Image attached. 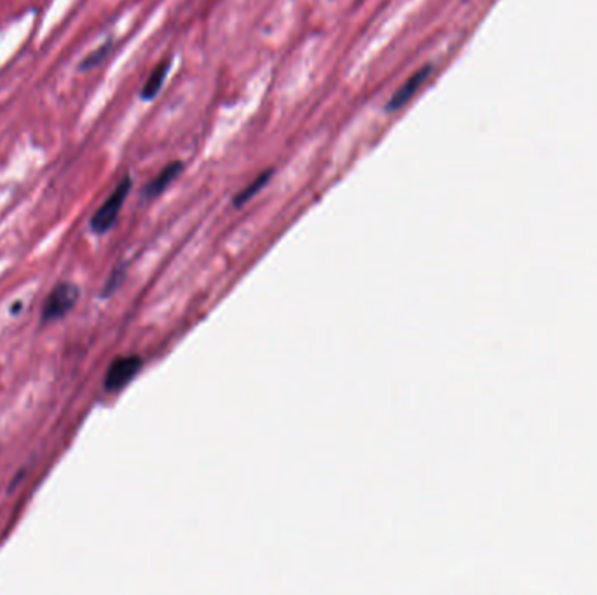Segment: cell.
<instances>
[{
  "label": "cell",
  "mask_w": 597,
  "mask_h": 595,
  "mask_svg": "<svg viewBox=\"0 0 597 595\" xmlns=\"http://www.w3.org/2000/svg\"><path fill=\"white\" fill-rule=\"evenodd\" d=\"M131 187H133V180H131L130 175H124L109 198L105 199V203L98 208L97 212L93 213L90 222L93 233H109L110 229L116 226L117 217H119V213L123 210L126 198L130 196Z\"/></svg>",
  "instance_id": "6da1fadb"
},
{
  "label": "cell",
  "mask_w": 597,
  "mask_h": 595,
  "mask_svg": "<svg viewBox=\"0 0 597 595\" xmlns=\"http://www.w3.org/2000/svg\"><path fill=\"white\" fill-rule=\"evenodd\" d=\"M81 297V290L74 283H58L42 308V323L56 322L62 320L63 316L76 308L77 301Z\"/></svg>",
  "instance_id": "7a4b0ae2"
},
{
  "label": "cell",
  "mask_w": 597,
  "mask_h": 595,
  "mask_svg": "<svg viewBox=\"0 0 597 595\" xmlns=\"http://www.w3.org/2000/svg\"><path fill=\"white\" fill-rule=\"evenodd\" d=\"M142 358L140 356H119L114 362L110 363L107 376L103 381V386L107 391L123 390L126 384L131 383L138 372L142 369Z\"/></svg>",
  "instance_id": "3957f363"
},
{
  "label": "cell",
  "mask_w": 597,
  "mask_h": 595,
  "mask_svg": "<svg viewBox=\"0 0 597 595\" xmlns=\"http://www.w3.org/2000/svg\"><path fill=\"white\" fill-rule=\"evenodd\" d=\"M432 65H425L421 69L416 70L407 81H405L400 88L393 93L390 102L386 105V112H397V110L404 109L407 103L411 102L412 98L416 96L419 89L425 86L428 77L432 76Z\"/></svg>",
  "instance_id": "277c9868"
},
{
  "label": "cell",
  "mask_w": 597,
  "mask_h": 595,
  "mask_svg": "<svg viewBox=\"0 0 597 595\" xmlns=\"http://www.w3.org/2000/svg\"><path fill=\"white\" fill-rule=\"evenodd\" d=\"M182 171H184V163L182 161L168 163L163 170L159 171L156 177L152 178L149 184L145 185L142 196L145 199L158 198L182 175Z\"/></svg>",
  "instance_id": "5b68a950"
},
{
  "label": "cell",
  "mask_w": 597,
  "mask_h": 595,
  "mask_svg": "<svg viewBox=\"0 0 597 595\" xmlns=\"http://www.w3.org/2000/svg\"><path fill=\"white\" fill-rule=\"evenodd\" d=\"M170 67H172V62L165 60V62L159 63L156 69L152 70L151 76L145 81L144 88L140 91V98L142 100L151 102V100H154L159 95V91L163 88L166 77H168V72H170Z\"/></svg>",
  "instance_id": "8992f818"
},
{
  "label": "cell",
  "mask_w": 597,
  "mask_h": 595,
  "mask_svg": "<svg viewBox=\"0 0 597 595\" xmlns=\"http://www.w3.org/2000/svg\"><path fill=\"white\" fill-rule=\"evenodd\" d=\"M273 175H275V170H273V168H268V170L262 171L259 177L254 178L245 189H241V191L234 196L233 205L236 206V208H241V206L247 205L250 199H254L255 196L269 184V180L273 178Z\"/></svg>",
  "instance_id": "52a82bcc"
},
{
  "label": "cell",
  "mask_w": 597,
  "mask_h": 595,
  "mask_svg": "<svg viewBox=\"0 0 597 595\" xmlns=\"http://www.w3.org/2000/svg\"><path fill=\"white\" fill-rule=\"evenodd\" d=\"M112 48H114L112 41H107L100 48L91 51L90 55L83 58V62L79 63V70L81 72H90V70L97 69L98 65H102L105 62V58H109Z\"/></svg>",
  "instance_id": "ba28073f"
}]
</instances>
